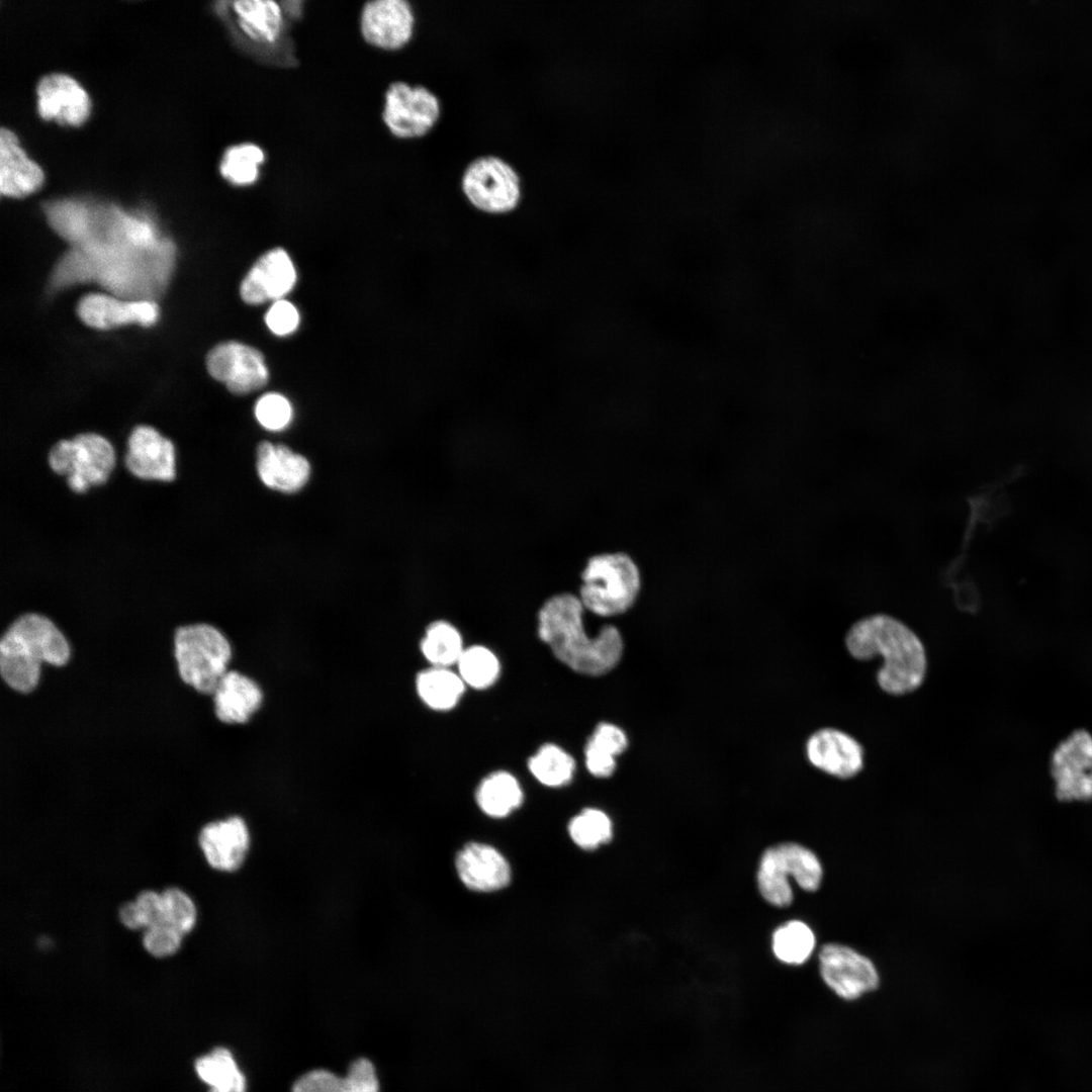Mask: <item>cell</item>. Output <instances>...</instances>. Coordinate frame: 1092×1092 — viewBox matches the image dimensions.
I'll use <instances>...</instances> for the list:
<instances>
[{
    "mask_svg": "<svg viewBox=\"0 0 1092 1092\" xmlns=\"http://www.w3.org/2000/svg\"><path fill=\"white\" fill-rule=\"evenodd\" d=\"M441 115L438 96L423 85L397 81L384 96L382 119L396 138L414 139L427 134Z\"/></svg>",
    "mask_w": 1092,
    "mask_h": 1092,
    "instance_id": "9c48e42d",
    "label": "cell"
},
{
    "mask_svg": "<svg viewBox=\"0 0 1092 1092\" xmlns=\"http://www.w3.org/2000/svg\"><path fill=\"white\" fill-rule=\"evenodd\" d=\"M217 718L229 724H242L260 708L263 694L250 677L226 671L212 694Z\"/></svg>",
    "mask_w": 1092,
    "mask_h": 1092,
    "instance_id": "603a6c76",
    "label": "cell"
},
{
    "mask_svg": "<svg viewBox=\"0 0 1092 1092\" xmlns=\"http://www.w3.org/2000/svg\"><path fill=\"white\" fill-rule=\"evenodd\" d=\"M123 464L140 480L173 482L178 468L176 446L156 428L138 425L126 439Z\"/></svg>",
    "mask_w": 1092,
    "mask_h": 1092,
    "instance_id": "8fae6325",
    "label": "cell"
},
{
    "mask_svg": "<svg viewBox=\"0 0 1092 1092\" xmlns=\"http://www.w3.org/2000/svg\"><path fill=\"white\" fill-rule=\"evenodd\" d=\"M464 649L459 631L447 621L431 623L421 641L422 653L433 666L456 664Z\"/></svg>",
    "mask_w": 1092,
    "mask_h": 1092,
    "instance_id": "d6a6232c",
    "label": "cell"
},
{
    "mask_svg": "<svg viewBox=\"0 0 1092 1092\" xmlns=\"http://www.w3.org/2000/svg\"><path fill=\"white\" fill-rule=\"evenodd\" d=\"M300 316L297 308L289 301H274L265 314L268 329L276 336L292 334L299 326Z\"/></svg>",
    "mask_w": 1092,
    "mask_h": 1092,
    "instance_id": "60d3db41",
    "label": "cell"
},
{
    "mask_svg": "<svg viewBox=\"0 0 1092 1092\" xmlns=\"http://www.w3.org/2000/svg\"><path fill=\"white\" fill-rule=\"evenodd\" d=\"M845 646L857 660L883 657L877 681L890 695L911 693L925 678L927 658L921 640L890 615L875 614L855 622L846 633Z\"/></svg>",
    "mask_w": 1092,
    "mask_h": 1092,
    "instance_id": "3957f363",
    "label": "cell"
},
{
    "mask_svg": "<svg viewBox=\"0 0 1092 1092\" xmlns=\"http://www.w3.org/2000/svg\"><path fill=\"white\" fill-rule=\"evenodd\" d=\"M416 689L421 700L431 709H452L465 690V682L448 667L431 666L418 673Z\"/></svg>",
    "mask_w": 1092,
    "mask_h": 1092,
    "instance_id": "f1b7e54d",
    "label": "cell"
},
{
    "mask_svg": "<svg viewBox=\"0 0 1092 1092\" xmlns=\"http://www.w3.org/2000/svg\"><path fill=\"white\" fill-rule=\"evenodd\" d=\"M568 833L577 846L592 850L612 839L613 825L604 811L586 808L569 821Z\"/></svg>",
    "mask_w": 1092,
    "mask_h": 1092,
    "instance_id": "d590c367",
    "label": "cell"
},
{
    "mask_svg": "<svg viewBox=\"0 0 1092 1092\" xmlns=\"http://www.w3.org/2000/svg\"><path fill=\"white\" fill-rule=\"evenodd\" d=\"M36 107L44 119L68 125H80L90 112V99L72 77L53 73L43 76L36 86Z\"/></svg>",
    "mask_w": 1092,
    "mask_h": 1092,
    "instance_id": "d6986e66",
    "label": "cell"
},
{
    "mask_svg": "<svg viewBox=\"0 0 1092 1092\" xmlns=\"http://www.w3.org/2000/svg\"><path fill=\"white\" fill-rule=\"evenodd\" d=\"M1060 801H1092V736L1079 730L1055 749L1051 760Z\"/></svg>",
    "mask_w": 1092,
    "mask_h": 1092,
    "instance_id": "7c38bea8",
    "label": "cell"
},
{
    "mask_svg": "<svg viewBox=\"0 0 1092 1092\" xmlns=\"http://www.w3.org/2000/svg\"><path fill=\"white\" fill-rule=\"evenodd\" d=\"M47 461L56 475L66 478V485L73 493L83 494L108 481L116 464V453L107 438L85 432L57 441L50 447Z\"/></svg>",
    "mask_w": 1092,
    "mask_h": 1092,
    "instance_id": "8992f818",
    "label": "cell"
},
{
    "mask_svg": "<svg viewBox=\"0 0 1092 1092\" xmlns=\"http://www.w3.org/2000/svg\"><path fill=\"white\" fill-rule=\"evenodd\" d=\"M198 844L209 867L234 873L249 856L252 834L244 818L231 816L204 825L198 834Z\"/></svg>",
    "mask_w": 1092,
    "mask_h": 1092,
    "instance_id": "9a60e30c",
    "label": "cell"
},
{
    "mask_svg": "<svg viewBox=\"0 0 1092 1092\" xmlns=\"http://www.w3.org/2000/svg\"><path fill=\"white\" fill-rule=\"evenodd\" d=\"M256 457V468L261 481L273 490L294 493L308 481V460L283 444L274 445L263 441L257 447Z\"/></svg>",
    "mask_w": 1092,
    "mask_h": 1092,
    "instance_id": "44dd1931",
    "label": "cell"
},
{
    "mask_svg": "<svg viewBox=\"0 0 1092 1092\" xmlns=\"http://www.w3.org/2000/svg\"><path fill=\"white\" fill-rule=\"evenodd\" d=\"M476 803L483 813L502 818L511 814L523 802V791L517 779L508 771L486 776L476 790Z\"/></svg>",
    "mask_w": 1092,
    "mask_h": 1092,
    "instance_id": "83f0119b",
    "label": "cell"
},
{
    "mask_svg": "<svg viewBox=\"0 0 1092 1092\" xmlns=\"http://www.w3.org/2000/svg\"><path fill=\"white\" fill-rule=\"evenodd\" d=\"M182 934L167 923L146 928L143 946L152 956L164 958L174 954L180 947Z\"/></svg>",
    "mask_w": 1092,
    "mask_h": 1092,
    "instance_id": "ab89813d",
    "label": "cell"
},
{
    "mask_svg": "<svg viewBox=\"0 0 1092 1092\" xmlns=\"http://www.w3.org/2000/svg\"><path fill=\"white\" fill-rule=\"evenodd\" d=\"M581 579L578 598L584 609L604 617L626 612L636 601L640 589L637 565L621 552L589 558Z\"/></svg>",
    "mask_w": 1092,
    "mask_h": 1092,
    "instance_id": "5b68a950",
    "label": "cell"
},
{
    "mask_svg": "<svg viewBox=\"0 0 1092 1092\" xmlns=\"http://www.w3.org/2000/svg\"><path fill=\"white\" fill-rule=\"evenodd\" d=\"M165 922L182 935L189 932L196 922V907L192 899L182 890L171 887L161 893Z\"/></svg>",
    "mask_w": 1092,
    "mask_h": 1092,
    "instance_id": "74e56055",
    "label": "cell"
},
{
    "mask_svg": "<svg viewBox=\"0 0 1092 1092\" xmlns=\"http://www.w3.org/2000/svg\"><path fill=\"white\" fill-rule=\"evenodd\" d=\"M456 664L462 680L474 689L490 687L497 679L500 670L494 653L479 645L465 648Z\"/></svg>",
    "mask_w": 1092,
    "mask_h": 1092,
    "instance_id": "e575fe53",
    "label": "cell"
},
{
    "mask_svg": "<svg viewBox=\"0 0 1092 1092\" xmlns=\"http://www.w3.org/2000/svg\"><path fill=\"white\" fill-rule=\"evenodd\" d=\"M120 922L128 929L136 930L145 927V922L135 901L126 902L118 909Z\"/></svg>",
    "mask_w": 1092,
    "mask_h": 1092,
    "instance_id": "7bdbcfd3",
    "label": "cell"
},
{
    "mask_svg": "<svg viewBox=\"0 0 1092 1092\" xmlns=\"http://www.w3.org/2000/svg\"><path fill=\"white\" fill-rule=\"evenodd\" d=\"M806 754L813 766L838 779L855 777L864 764L861 744L835 728L815 731L806 743Z\"/></svg>",
    "mask_w": 1092,
    "mask_h": 1092,
    "instance_id": "e0dca14e",
    "label": "cell"
},
{
    "mask_svg": "<svg viewBox=\"0 0 1092 1092\" xmlns=\"http://www.w3.org/2000/svg\"><path fill=\"white\" fill-rule=\"evenodd\" d=\"M379 1083L373 1064L361 1058L354 1061L349 1072L339 1077L327 1070H312L298 1078L292 1092H378Z\"/></svg>",
    "mask_w": 1092,
    "mask_h": 1092,
    "instance_id": "cb8c5ba5",
    "label": "cell"
},
{
    "mask_svg": "<svg viewBox=\"0 0 1092 1092\" xmlns=\"http://www.w3.org/2000/svg\"><path fill=\"white\" fill-rule=\"evenodd\" d=\"M455 867L461 882L476 892L500 890L511 881V868L506 857L485 843L464 845L456 855Z\"/></svg>",
    "mask_w": 1092,
    "mask_h": 1092,
    "instance_id": "ffe728a7",
    "label": "cell"
},
{
    "mask_svg": "<svg viewBox=\"0 0 1092 1092\" xmlns=\"http://www.w3.org/2000/svg\"><path fill=\"white\" fill-rule=\"evenodd\" d=\"M43 181L41 168L30 160L8 128L0 131V191L22 197L37 190Z\"/></svg>",
    "mask_w": 1092,
    "mask_h": 1092,
    "instance_id": "7402d4cb",
    "label": "cell"
},
{
    "mask_svg": "<svg viewBox=\"0 0 1092 1092\" xmlns=\"http://www.w3.org/2000/svg\"><path fill=\"white\" fill-rule=\"evenodd\" d=\"M628 746L625 732L612 723H600L584 747L587 770L597 778H608L616 768V756Z\"/></svg>",
    "mask_w": 1092,
    "mask_h": 1092,
    "instance_id": "4316f807",
    "label": "cell"
},
{
    "mask_svg": "<svg viewBox=\"0 0 1092 1092\" xmlns=\"http://www.w3.org/2000/svg\"><path fill=\"white\" fill-rule=\"evenodd\" d=\"M296 270L288 253L274 248L262 255L240 286L242 299L251 305L283 299L294 287Z\"/></svg>",
    "mask_w": 1092,
    "mask_h": 1092,
    "instance_id": "2e32d148",
    "label": "cell"
},
{
    "mask_svg": "<svg viewBox=\"0 0 1092 1092\" xmlns=\"http://www.w3.org/2000/svg\"><path fill=\"white\" fill-rule=\"evenodd\" d=\"M782 845L792 868V878L797 885L807 892L816 891L823 876L822 866L816 854L799 843L784 842Z\"/></svg>",
    "mask_w": 1092,
    "mask_h": 1092,
    "instance_id": "8d00e7d4",
    "label": "cell"
},
{
    "mask_svg": "<svg viewBox=\"0 0 1092 1092\" xmlns=\"http://www.w3.org/2000/svg\"><path fill=\"white\" fill-rule=\"evenodd\" d=\"M415 13L405 0H376L367 2L361 12L360 30L372 47L396 51L412 38Z\"/></svg>",
    "mask_w": 1092,
    "mask_h": 1092,
    "instance_id": "5bb4252c",
    "label": "cell"
},
{
    "mask_svg": "<svg viewBox=\"0 0 1092 1092\" xmlns=\"http://www.w3.org/2000/svg\"><path fill=\"white\" fill-rule=\"evenodd\" d=\"M579 598L562 593L549 598L538 613V635L573 671L598 676L612 670L623 654V639L612 625L588 636Z\"/></svg>",
    "mask_w": 1092,
    "mask_h": 1092,
    "instance_id": "7a4b0ae2",
    "label": "cell"
},
{
    "mask_svg": "<svg viewBox=\"0 0 1092 1092\" xmlns=\"http://www.w3.org/2000/svg\"><path fill=\"white\" fill-rule=\"evenodd\" d=\"M135 902L142 913L145 928L166 923L161 894L151 890H145L139 893Z\"/></svg>",
    "mask_w": 1092,
    "mask_h": 1092,
    "instance_id": "b9f144b4",
    "label": "cell"
},
{
    "mask_svg": "<svg viewBox=\"0 0 1092 1092\" xmlns=\"http://www.w3.org/2000/svg\"><path fill=\"white\" fill-rule=\"evenodd\" d=\"M461 189L475 209L491 215L514 211L522 198L520 175L509 162L493 155L479 156L468 163L461 176Z\"/></svg>",
    "mask_w": 1092,
    "mask_h": 1092,
    "instance_id": "ba28073f",
    "label": "cell"
},
{
    "mask_svg": "<svg viewBox=\"0 0 1092 1092\" xmlns=\"http://www.w3.org/2000/svg\"><path fill=\"white\" fill-rule=\"evenodd\" d=\"M792 868L782 843L766 848L758 864L756 882L760 895L777 907L789 906L794 898L790 884Z\"/></svg>",
    "mask_w": 1092,
    "mask_h": 1092,
    "instance_id": "484cf974",
    "label": "cell"
},
{
    "mask_svg": "<svg viewBox=\"0 0 1092 1092\" xmlns=\"http://www.w3.org/2000/svg\"><path fill=\"white\" fill-rule=\"evenodd\" d=\"M818 958L823 982L843 1000H856L879 986L880 977L873 962L846 945L827 943Z\"/></svg>",
    "mask_w": 1092,
    "mask_h": 1092,
    "instance_id": "30bf717a",
    "label": "cell"
},
{
    "mask_svg": "<svg viewBox=\"0 0 1092 1092\" xmlns=\"http://www.w3.org/2000/svg\"><path fill=\"white\" fill-rule=\"evenodd\" d=\"M71 245L52 273V290L95 281L120 298L154 300L176 258L175 245L149 215L89 201Z\"/></svg>",
    "mask_w": 1092,
    "mask_h": 1092,
    "instance_id": "6da1fadb",
    "label": "cell"
},
{
    "mask_svg": "<svg viewBox=\"0 0 1092 1092\" xmlns=\"http://www.w3.org/2000/svg\"><path fill=\"white\" fill-rule=\"evenodd\" d=\"M70 656L67 640L47 617L27 613L18 617L0 641V671L13 690L28 693L37 685L42 662L65 664Z\"/></svg>",
    "mask_w": 1092,
    "mask_h": 1092,
    "instance_id": "277c9868",
    "label": "cell"
},
{
    "mask_svg": "<svg viewBox=\"0 0 1092 1092\" xmlns=\"http://www.w3.org/2000/svg\"><path fill=\"white\" fill-rule=\"evenodd\" d=\"M198 1077L209 1086L208 1092H246V1079L232 1053L215 1048L195 1062Z\"/></svg>",
    "mask_w": 1092,
    "mask_h": 1092,
    "instance_id": "f546056e",
    "label": "cell"
},
{
    "mask_svg": "<svg viewBox=\"0 0 1092 1092\" xmlns=\"http://www.w3.org/2000/svg\"><path fill=\"white\" fill-rule=\"evenodd\" d=\"M815 934L801 920H790L779 926L771 935V949L782 963L792 966L804 964L815 948Z\"/></svg>",
    "mask_w": 1092,
    "mask_h": 1092,
    "instance_id": "4dcf8cb0",
    "label": "cell"
},
{
    "mask_svg": "<svg viewBox=\"0 0 1092 1092\" xmlns=\"http://www.w3.org/2000/svg\"><path fill=\"white\" fill-rule=\"evenodd\" d=\"M174 650L182 680L199 693L213 694L232 656L225 636L209 624L181 626L175 632Z\"/></svg>",
    "mask_w": 1092,
    "mask_h": 1092,
    "instance_id": "52a82bcc",
    "label": "cell"
},
{
    "mask_svg": "<svg viewBox=\"0 0 1092 1092\" xmlns=\"http://www.w3.org/2000/svg\"><path fill=\"white\" fill-rule=\"evenodd\" d=\"M254 413L258 423L273 432L284 430L293 417L290 401L277 392L263 394L256 402Z\"/></svg>",
    "mask_w": 1092,
    "mask_h": 1092,
    "instance_id": "f35d334b",
    "label": "cell"
},
{
    "mask_svg": "<svg viewBox=\"0 0 1092 1092\" xmlns=\"http://www.w3.org/2000/svg\"><path fill=\"white\" fill-rule=\"evenodd\" d=\"M528 767L542 785L557 788L571 781L575 761L561 747L547 743L529 758Z\"/></svg>",
    "mask_w": 1092,
    "mask_h": 1092,
    "instance_id": "836d02e7",
    "label": "cell"
},
{
    "mask_svg": "<svg viewBox=\"0 0 1092 1092\" xmlns=\"http://www.w3.org/2000/svg\"><path fill=\"white\" fill-rule=\"evenodd\" d=\"M77 314L84 324L99 330L129 324L149 327L158 321L159 306L154 300H129L90 293L79 300Z\"/></svg>",
    "mask_w": 1092,
    "mask_h": 1092,
    "instance_id": "ac0fdd59",
    "label": "cell"
},
{
    "mask_svg": "<svg viewBox=\"0 0 1092 1092\" xmlns=\"http://www.w3.org/2000/svg\"><path fill=\"white\" fill-rule=\"evenodd\" d=\"M231 8L240 30L250 40L260 44H273L281 36L284 10L278 2L242 0L232 2Z\"/></svg>",
    "mask_w": 1092,
    "mask_h": 1092,
    "instance_id": "d4e9b609",
    "label": "cell"
},
{
    "mask_svg": "<svg viewBox=\"0 0 1092 1092\" xmlns=\"http://www.w3.org/2000/svg\"><path fill=\"white\" fill-rule=\"evenodd\" d=\"M266 160L264 150L254 143H242L225 150L219 164L220 175L235 186H250L260 177Z\"/></svg>",
    "mask_w": 1092,
    "mask_h": 1092,
    "instance_id": "1f68e13d",
    "label": "cell"
},
{
    "mask_svg": "<svg viewBox=\"0 0 1092 1092\" xmlns=\"http://www.w3.org/2000/svg\"><path fill=\"white\" fill-rule=\"evenodd\" d=\"M208 373L235 394H247L265 386L269 371L263 354L254 347L229 341L216 345L206 357Z\"/></svg>",
    "mask_w": 1092,
    "mask_h": 1092,
    "instance_id": "4fadbf2b",
    "label": "cell"
}]
</instances>
